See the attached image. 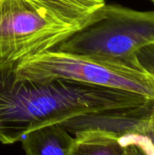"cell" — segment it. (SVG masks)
Here are the masks:
<instances>
[{
    "instance_id": "obj_1",
    "label": "cell",
    "mask_w": 154,
    "mask_h": 155,
    "mask_svg": "<svg viewBox=\"0 0 154 155\" xmlns=\"http://www.w3.org/2000/svg\"><path fill=\"white\" fill-rule=\"evenodd\" d=\"M13 63L0 61V143L13 144L37 128L76 117L154 106L145 96L67 79L18 78Z\"/></svg>"
},
{
    "instance_id": "obj_2",
    "label": "cell",
    "mask_w": 154,
    "mask_h": 155,
    "mask_svg": "<svg viewBox=\"0 0 154 155\" xmlns=\"http://www.w3.org/2000/svg\"><path fill=\"white\" fill-rule=\"evenodd\" d=\"M105 0H0V61L17 64L56 48Z\"/></svg>"
},
{
    "instance_id": "obj_3",
    "label": "cell",
    "mask_w": 154,
    "mask_h": 155,
    "mask_svg": "<svg viewBox=\"0 0 154 155\" xmlns=\"http://www.w3.org/2000/svg\"><path fill=\"white\" fill-rule=\"evenodd\" d=\"M153 42L154 11L105 4L82 29L54 49L145 69L139 54Z\"/></svg>"
},
{
    "instance_id": "obj_4",
    "label": "cell",
    "mask_w": 154,
    "mask_h": 155,
    "mask_svg": "<svg viewBox=\"0 0 154 155\" xmlns=\"http://www.w3.org/2000/svg\"><path fill=\"white\" fill-rule=\"evenodd\" d=\"M16 77L32 81L67 79L134 93L154 100V74L146 69L95 56L52 49L15 64Z\"/></svg>"
},
{
    "instance_id": "obj_5",
    "label": "cell",
    "mask_w": 154,
    "mask_h": 155,
    "mask_svg": "<svg viewBox=\"0 0 154 155\" xmlns=\"http://www.w3.org/2000/svg\"><path fill=\"white\" fill-rule=\"evenodd\" d=\"M20 142L25 155H73L76 138L63 124H54L25 134Z\"/></svg>"
},
{
    "instance_id": "obj_6",
    "label": "cell",
    "mask_w": 154,
    "mask_h": 155,
    "mask_svg": "<svg viewBox=\"0 0 154 155\" xmlns=\"http://www.w3.org/2000/svg\"><path fill=\"white\" fill-rule=\"evenodd\" d=\"M73 134L76 138L73 155H123L124 147L115 135L88 129Z\"/></svg>"
},
{
    "instance_id": "obj_7",
    "label": "cell",
    "mask_w": 154,
    "mask_h": 155,
    "mask_svg": "<svg viewBox=\"0 0 154 155\" xmlns=\"http://www.w3.org/2000/svg\"><path fill=\"white\" fill-rule=\"evenodd\" d=\"M139 61L146 70L154 74V42L140 52Z\"/></svg>"
},
{
    "instance_id": "obj_8",
    "label": "cell",
    "mask_w": 154,
    "mask_h": 155,
    "mask_svg": "<svg viewBox=\"0 0 154 155\" xmlns=\"http://www.w3.org/2000/svg\"><path fill=\"white\" fill-rule=\"evenodd\" d=\"M145 152L147 155H154V144L149 140L147 136L142 134H137V133H130L128 134Z\"/></svg>"
},
{
    "instance_id": "obj_9",
    "label": "cell",
    "mask_w": 154,
    "mask_h": 155,
    "mask_svg": "<svg viewBox=\"0 0 154 155\" xmlns=\"http://www.w3.org/2000/svg\"><path fill=\"white\" fill-rule=\"evenodd\" d=\"M142 134H144L145 136H147L149 138V140L154 144V131H148V132L143 133Z\"/></svg>"
},
{
    "instance_id": "obj_10",
    "label": "cell",
    "mask_w": 154,
    "mask_h": 155,
    "mask_svg": "<svg viewBox=\"0 0 154 155\" xmlns=\"http://www.w3.org/2000/svg\"><path fill=\"white\" fill-rule=\"evenodd\" d=\"M150 1H151V2H152V3L154 4V0H150Z\"/></svg>"
},
{
    "instance_id": "obj_11",
    "label": "cell",
    "mask_w": 154,
    "mask_h": 155,
    "mask_svg": "<svg viewBox=\"0 0 154 155\" xmlns=\"http://www.w3.org/2000/svg\"><path fill=\"white\" fill-rule=\"evenodd\" d=\"M123 155H124V153H123Z\"/></svg>"
}]
</instances>
